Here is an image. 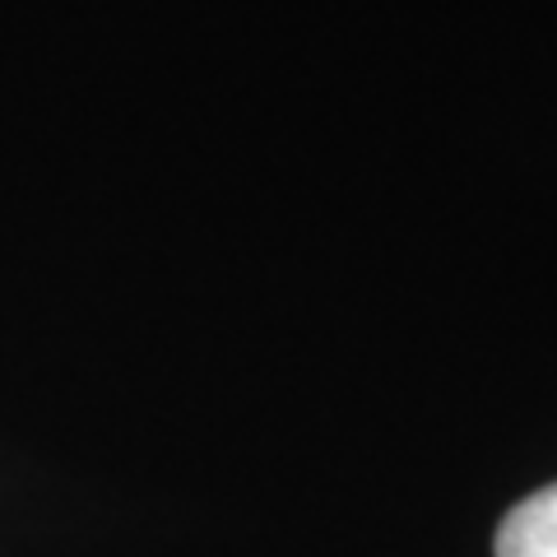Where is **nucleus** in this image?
<instances>
[{
  "mask_svg": "<svg viewBox=\"0 0 557 557\" xmlns=\"http://www.w3.org/2000/svg\"><path fill=\"white\" fill-rule=\"evenodd\" d=\"M497 557H557V483L507 511L497 530Z\"/></svg>",
  "mask_w": 557,
  "mask_h": 557,
  "instance_id": "f257e3e1",
  "label": "nucleus"
}]
</instances>
